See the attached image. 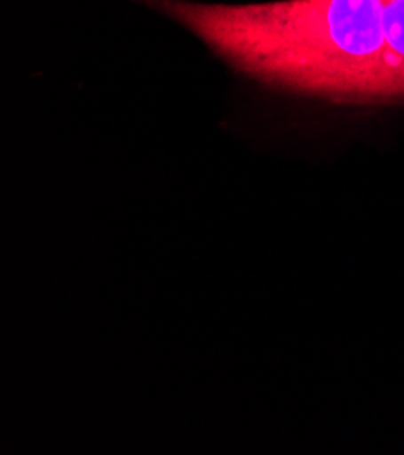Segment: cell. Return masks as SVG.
<instances>
[{
	"label": "cell",
	"mask_w": 404,
	"mask_h": 455,
	"mask_svg": "<svg viewBox=\"0 0 404 455\" xmlns=\"http://www.w3.org/2000/svg\"><path fill=\"white\" fill-rule=\"evenodd\" d=\"M202 38L238 71L336 104H393L384 0L196 4L140 0Z\"/></svg>",
	"instance_id": "1"
},
{
	"label": "cell",
	"mask_w": 404,
	"mask_h": 455,
	"mask_svg": "<svg viewBox=\"0 0 404 455\" xmlns=\"http://www.w3.org/2000/svg\"><path fill=\"white\" fill-rule=\"evenodd\" d=\"M384 33L395 102L404 100V0H384Z\"/></svg>",
	"instance_id": "2"
}]
</instances>
